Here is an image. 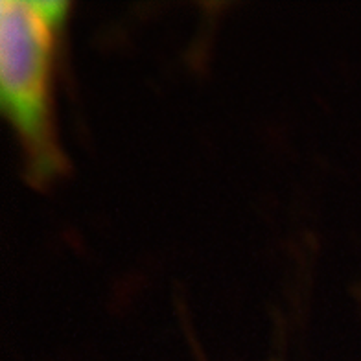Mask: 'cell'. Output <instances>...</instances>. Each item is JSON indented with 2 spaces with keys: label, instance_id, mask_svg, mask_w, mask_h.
<instances>
[{
  "label": "cell",
  "instance_id": "obj_1",
  "mask_svg": "<svg viewBox=\"0 0 361 361\" xmlns=\"http://www.w3.org/2000/svg\"><path fill=\"white\" fill-rule=\"evenodd\" d=\"M68 10L65 0L0 2V109L24 179L39 190L68 171L56 120L57 48Z\"/></svg>",
  "mask_w": 361,
  "mask_h": 361
}]
</instances>
